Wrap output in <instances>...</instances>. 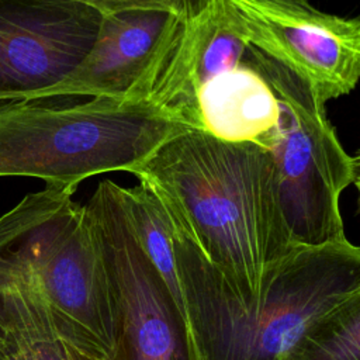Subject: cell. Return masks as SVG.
Returning a JSON list of instances; mask_svg holds the SVG:
<instances>
[{"instance_id":"cell-14","label":"cell","mask_w":360,"mask_h":360,"mask_svg":"<svg viewBox=\"0 0 360 360\" xmlns=\"http://www.w3.org/2000/svg\"><path fill=\"white\" fill-rule=\"evenodd\" d=\"M97 8L103 14H111L125 8L134 7H165V0H77Z\"/></svg>"},{"instance_id":"cell-3","label":"cell","mask_w":360,"mask_h":360,"mask_svg":"<svg viewBox=\"0 0 360 360\" xmlns=\"http://www.w3.org/2000/svg\"><path fill=\"white\" fill-rule=\"evenodd\" d=\"M191 128L149 101L0 97V177H34L76 190L87 177L145 162L163 142Z\"/></svg>"},{"instance_id":"cell-10","label":"cell","mask_w":360,"mask_h":360,"mask_svg":"<svg viewBox=\"0 0 360 360\" xmlns=\"http://www.w3.org/2000/svg\"><path fill=\"white\" fill-rule=\"evenodd\" d=\"M248 46L231 0H215L197 18L180 21L158 70L150 103L198 129L200 89L218 73L238 66Z\"/></svg>"},{"instance_id":"cell-5","label":"cell","mask_w":360,"mask_h":360,"mask_svg":"<svg viewBox=\"0 0 360 360\" xmlns=\"http://www.w3.org/2000/svg\"><path fill=\"white\" fill-rule=\"evenodd\" d=\"M242 60L266 79L278 103V122L266 150L294 245L314 248L345 239L340 195L359 184V158L346 152L326 104L307 80L250 45Z\"/></svg>"},{"instance_id":"cell-13","label":"cell","mask_w":360,"mask_h":360,"mask_svg":"<svg viewBox=\"0 0 360 360\" xmlns=\"http://www.w3.org/2000/svg\"><path fill=\"white\" fill-rule=\"evenodd\" d=\"M284 360H360V300L311 326Z\"/></svg>"},{"instance_id":"cell-6","label":"cell","mask_w":360,"mask_h":360,"mask_svg":"<svg viewBox=\"0 0 360 360\" xmlns=\"http://www.w3.org/2000/svg\"><path fill=\"white\" fill-rule=\"evenodd\" d=\"M84 208L110 285L111 360H197L183 316L135 238L121 186L100 181Z\"/></svg>"},{"instance_id":"cell-7","label":"cell","mask_w":360,"mask_h":360,"mask_svg":"<svg viewBox=\"0 0 360 360\" xmlns=\"http://www.w3.org/2000/svg\"><path fill=\"white\" fill-rule=\"evenodd\" d=\"M248 44L288 68L322 103L350 94L360 76V20L309 0H231Z\"/></svg>"},{"instance_id":"cell-4","label":"cell","mask_w":360,"mask_h":360,"mask_svg":"<svg viewBox=\"0 0 360 360\" xmlns=\"http://www.w3.org/2000/svg\"><path fill=\"white\" fill-rule=\"evenodd\" d=\"M76 190L24 195L0 215V238L31 270L65 345L89 360H111L115 326L105 266Z\"/></svg>"},{"instance_id":"cell-15","label":"cell","mask_w":360,"mask_h":360,"mask_svg":"<svg viewBox=\"0 0 360 360\" xmlns=\"http://www.w3.org/2000/svg\"><path fill=\"white\" fill-rule=\"evenodd\" d=\"M215 0H165L167 8L181 21L187 22L207 11Z\"/></svg>"},{"instance_id":"cell-17","label":"cell","mask_w":360,"mask_h":360,"mask_svg":"<svg viewBox=\"0 0 360 360\" xmlns=\"http://www.w3.org/2000/svg\"><path fill=\"white\" fill-rule=\"evenodd\" d=\"M68 352H69V356H70V360H89V359H86V357H83V356H80L79 353H76L75 350H72V349H69L68 347Z\"/></svg>"},{"instance_id":"cell-16","label":"cell","mask_w":360,"mask_h":360,"mask_svg":"<svg viewBox=\"0 0 360 360\" xmlns=\"http://www.w3.org/2000/svg\"><path fill=\"white\" fill-rule=\"evenodd\" d=\"M0 360H20L18 356L0 338Z\"/></svg>"},{"instance_id":"cell-1","label":"cell","mask_w":360,"mask_h":360,"mask_svg":"<svg viewBox=\"0 0 360 360\" xmlns=\"http://www.w3.org/2000/svg\"><path fill=\"white\" fill-rule=\"evenodd\" d=\"M240 297L256 295L300 246L287 229L271 155L188 128L132 169Z\"/></svg>"},{"instance_id":"cell-9","label":"cell","mask_w":360,"mask_h":360,"mask_svg":"<svg viewBox=\"0 0 360 360\" xmlns=\"http://www.w3.org/2000/svg\"><path fill=\"white\" fill-rule=\"evenodd\" d=\"M180 21L165 7H134L104 14L82 63L58 84L28 98L90 96L149 101L156 75Z\"/></svg>"},{"instance_id":"cell-12","label":"cell","mask_w":360,"mask_h":360,"mask_svg":"<svg viewBox=\"0 0 360 360\" xmlns=\"http://www.w3.org/2000/svg\"><path fill=\"white\" fill-rule=\"evenodd\" d=\"M121 194L131 226L142 252L162 278L169 295L188 328V318L173 249V221L167 208L158 194L142 181L134 187H121Z\"/></svg>"},{"instance_id":"cell-8","label":"cell","mask_w":360,"mask_h":360,"mask_svg":"<svg viewBox=\"0 0 360 360\" xmlns=\"http://www.w3.org/2000/svg\"><path fill=\"white\" fill-rule=\"evenodd\" d=\"M103 13L77 0H0V97L28 98L69 76Z\"/></svg>"},{"instance_id":"cell-11","label":"cell","mask_w":360,"mask_h":360,"mask_svg":"<svg viewBox=\"0 0 360 360\" xmlns=\"http://www.w3.org/2000/svg\"><path fill=\"white\" fill-rule=\"evenodd\" d=\"M198 129L211 136L267 148L280 108L266 79L246 62L208 80L195 98Z\"/></svg>"},{"instance_id":"cell-2","label":"cell","mask_w":360,"mask_h":360,"mask_svg":"<svg viewBox=\"0 0 360 360\" xmlns=\"http://www.w3.org/2000/svg\"><path fill=\"white\" fill-rule=\"evenodd\" d=\"M172 221L197 360H284L311 326L360 300V249L347 238L300 246L256 295L240 298L181 225Z\"/></svg>"}]
</instances>
